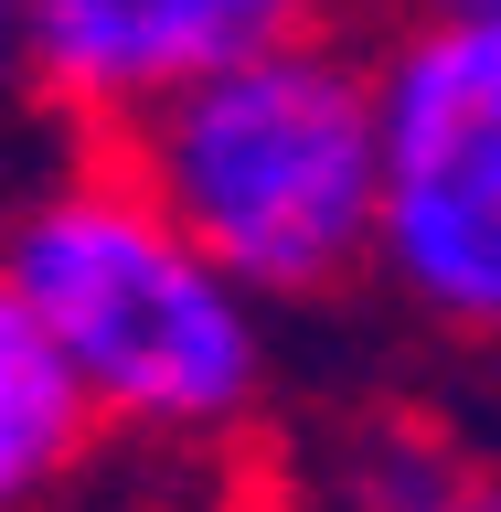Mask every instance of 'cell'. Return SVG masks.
Segmentation results:
<instances>
[{
  "mask_svg": "<svg viewBox=\"0 0 501 512\" xmlns=\"http://www.w3.org/2000/svg\"><path fill=\"white\" fill-rule=\"evenodd\" d=\"M128 182L246 288L256 310L374 278L384 224V43L310 32L224 64L107 139Z\"/></svg>",
  "mask_w": 501,
  "mask_h": 512,
  "instance_id": "obj_1",
  "label": "cell"
},
{
  "mask_svg": "<svg viewBox=\"0 0 501 512\" xmlns=\"http://www.w3.org/2000/svg\"><path fill=\"white\" fill-rule=\"evenodd\" d=\"M0 278L75 363L96 427L214 448L267 406V310L128 182L107 150L64 160L0 214Z\"/></svg>",
  "mask_w": 501,
  "mask_h": 512,
  "instance_id": "obj_2",
  "label": "cell"
},
{
  "mask_svg": "<svg viewBox=\"0 0 501 512\" xmlns=\"http://www.w3.org/2000/svg\"><path fill=\"white\" fill-rule=\"evenodd\" d=\"M374 278L448 342H501V43H384V224Z\"/></svg>",
  "mask_w": 501,
  "mask_h": 512,
  "instance_id": "obj_3",
  "label": "cell"
},
{
  "mask_svg": "<svg viewBox=\"0 0 501 512\" xmlns=\"http://www.w3.org/2000/svg\"><path fill=\"white\" fill-rule=\"evenodd\" d=\"M11 32H22L32 96L96 128L107 150L118 128H139L224 64L342 32V0H11Z\"/></svg>",
  "mask_w": 501,
  "mask_h": 512,
  "instance_id": "obj_4",
  "label": "cell"
},
{
  "mask_svg": "<svg viewBox=\"0 0 501 512\" xmlns=\"http://www.w3.org/2000/svg\"><path fill=\"white\" fill-rule=\"evenodd\" d=\"M96 438L107 427H96L75 363L22 310V288L0 278V512H54L75 491V470L96 459Z\"/></svg>",
  "mask_w": 501,
  "mask_h": 512,
  "instance_id": "obj_5",
  "label": "cell"
},
{
  "mask_svg": "<svg viewBox=\"0 0 501 512\" xmlns=\"http://www.w3.org/2000/svg\"><path fill=\"white\" fill-rule=\"evenodd\" d=\"M342 512H501V459L427 416H374L342 448Z\"/></svg>",
  "mask_w": 501,
  "mask_h": 512,
  "instance_id": "obj_6",
  "label": "cell"
},
{
  "mask_svg": "<svg viewBox=\"0 0 501 512\" xmlns=\"http://www.w3.org/2000/svg\"><path fill=\"white\" fill-rule=\"evenodd\" d=\"M406 32H491L501 43V0H406Z\"/></svg>",
  "mask_w": 501,
  "mask_h": 512,
  "instance_id": "obj_7",
  "label": "cell"
},
{
  "mask_svg": "<svg viewBox=\"0 0 501 512\" xmlns=\"http://www.w3.org/2000/svg\"><path fill=\"white\" fill-rule=\"evenodd\" d=\"M32 96V75H22V32H11V0H0V118Z\"/></svg>",
  "mask_w": 501,
  "mask_h": 512,
  "instance_id": "obj_8",
  "label": "cell"
}]
</instances>
